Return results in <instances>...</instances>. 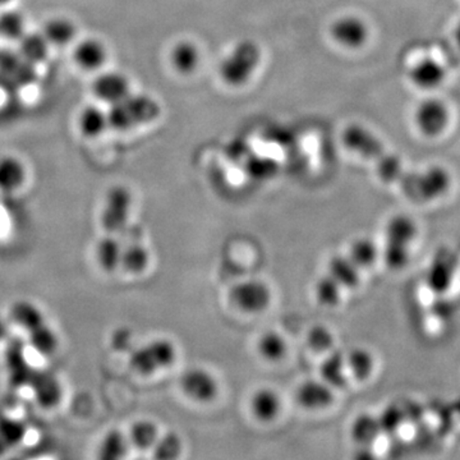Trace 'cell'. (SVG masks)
<instances>
[{
    "instance_id": "4316f807",
    "label": "cell",
    "mask_w": 460,
    "mask_h": 460,
    "mask_svg": "<svg viewBox=\"0 0 460 460\" xmlns=\"http://www.w3.org/2000/svg\"><path fill=\"white\" fill-rule=\"evenodd\" d=\"M328 268L330 277L334 278L343 289H356L361 283V270L348 256L332 257Z\"/></svg>"
},
{
    "instance_id": "8d00e7d4",
    "label": "cell",
    "mask_w": 460,
    "mask_h": 460,
    "mask_svg": "<svg viewBox=\"0 0 460 460\" xmlns=\"http://www.w3.org/2000/svg\"><path fill=\"white\" fill-rule=\"evenodd\" d=\"M343 288L338 283L334 278L330 275H323L319 280L316 281L314 286V296L319 305L323 307H337L341 302V296H343Z\"/></svg>"
},
{
    "instance_id": "d6a6232c",
    "label": "cell",
    "mask_w": 460,
    "mask_h": 460,
    "mask_svg": "<svg viewBox=\"0 0 460 460\" xmlns=\"http://www.w3.org/2000/svg\"><path fill=\"white\" fill-rule=\"evenodd\" d=\"M27 428L21 420L0 417V456L18 447L25 440Z\"/></svg>"
},
{
    "instance_id": "d590c367",
    "label": "cell",
    "mask_w": 460,
    "mask_h": 460,
    "mask_svg": "<svg viewBox=\"0 0 460 460\" xmlns=\"http://www.w3.org/2000/svg\"><path fill=\"white\" fill-rule=\"evenodd\" d=\"M380 256L381 251L378 250L377 244L372 239L365 237L357 238L348 253V257L352 260L359 270L372 268Z\"/></svg>"
},
{
    "instance_id": "4dcf8cb0",
    "label": "cell",
    "mask_w": 460,
    "mask_h": 460,
    "mask_svg": "<svg viewBox=\"0 0 460 460\" xmlns=\"http://www.w3.org/2000/svg\"><path fill=\"white\" fill-rule=\"evenodd\" d=\"M370 160L376 163L378 177L387 183L401 181L407 172L404 171L401 159L394 154L387 153L385 146L378 148Z\"/></svg>"
},
{
    "instance_id": "f1b7e54d",
    "label": "cell",
    "mask_w": 460,
    "mask_h": 460,
    "mask_svg": "<svg viewBox=\"0 0 460 460\" xmlns=\"http://www.w3.org/2000/svg\"><path fill=\"white\" fill-rule=\"evenodd\" d=\"M29 31L25 14L14 8L0 11V39L17 44Z\"/></svg>"
},
{
    "instance_id": "5bb4252c",
    "label": "cell",
    "mask_w": 460,
    "mask_h": 460,
    "mask_svg": "<svg viewBox=\"0 0 460 460\" xmlns=\"http://www.w3.org/2000/svg\"><path fill=\"white\" fill-rule=\"evenodd\" d=\"M51 49H71L80 38L77 22L68 16H53L45 21L40 30Z\"/></svg>"
},
{
    "instance_id": "484cf974",
    "label": "cell",
    "mask_w": 460,
    "mask_h": 460,
    "mask_svg": "<svg viewBox=\"0 0 460 460\" xmlns=\"http://www.w3.org/2000/svg\"><path fill=\"white\" fill-rule=\"evenodd\" d=\"M27 337L29 347L44 358H50L59 349V335L47 323L27 332Z\"/></svg>"
},
{
    "instance_id": "44dd1931",
    "label": "cell",
    "mask_w": 460,
    "mask_h": 460,
    "mask_svg": "<svg viewBox=\"0 0 460 460\" xmlns=\"http://www.w3.org/2000/svg\"><path fill=\"white\" fill-rule=\"evenodd\" d=\"M123 246L115 234H105L100 238L95 247V260L99 269L105 274L119 270Z\"/></svg>"
},
{
    "instance_id": "30bf717a",
    "label": "cell",
    "mask_w": 460,
    "mask_h": 460,
    "mask_svg": "<svg viewBox=\"0 0 460 460\" xmlns=\"http://www.w3.org/2000/svg\"><path fill=\"white\" fill-rule=\"evenodd\" d=\"M449 109L438 99H426L414 111V122L422 135L438 137L449 124Z\"/></svg>"
},
{
    "instance_id": "ac0fdd59",
    "label": "cell",
    "mask_w": 460,
    "mask_h": 460,
    "mask_svg": "<svg viewBox=\"0 0 460 460\" xmlns=\"http://www.w3.org/2000/svg\"><path fill=\"white\" fill-rule=\"evenodd\" d=\"M283 408L280 395L271 387H260L251 396L250 411L260 422H272L279 417Z\"/></svg>"
},
{
    "instance_id": "60d3db41",
    "label": "cell",
    "mask_w": 460,
    "mask_h": 460,
    "mask_svg": "<svg viewBox=\"0 0 460 460\" xmlns=\"http://www.w3.org/2000/svg\"><path fill=\"white\" fill-rule=\"evenodd\" d=\"M9 335V329L7 321L0 316V347L7 341Z\"/></svg>"
},
{
    "instance_id": "d6986e66",
    "label": "cell",
    "mask_w": 460,
    "mask_h": 460,
    "mask_svg": "<svg viewBox=\"0 0 460 460\" xmlns=\"http://www.w3.org/2000/svg\"><path fill=\"white\" fill-rule=\"evenodd\" d=\"M320 377L334 390L345 389L350 381L345 354L341 350H330L328 357L321 363Z\"/></svg>"
},
{
    "instance_id": "ba28073f",
    "label": "cell",
    "mask_w": 460,
    "mask_h": 460,
    "mask_svg": "<svg viewBox=\"0 0 460 460\" xmlns=\"http://www.w3.org/2000/svg\"><path fill=\"white\" fill-rule=\"evenodd\" d=\"M229 299L241 313L261 314L271 305V288L262 280H243L230 289Z\"/></svg>"
},
{
    "instance_id": "f546056e",
    "label": "cell",
    "mask_w": 460,
    "mask_h": 460,
    "mask_svg": "<svg viewBox=\"0 0 460 460\" xmlns=\"http://www.w3.org/2000/svg\"><path fill=\"white\" fill-rule=\"evenodd\" d=\"M127 436L133 449L147 452L153 449L159 438L160 431L154 420L144 419L133 422Z\"/></svg>"
},
{
    "instance_id": "603a6c76",
    "label": "cell",
    "mask_w": 460,
    "mask_h": 460,
    "mask_svg": "<svg viewBox=\"0 0 460 460\" xmlns=\"http://www.w3.org/2000/svg\"><path fill=\"white\" fill-rule=\"evenodd\" d=\"M132 447L128 436L118 429H109L102 436L98 447V458L102 460H122L128 456Z\"/></svg>"
},
{
    "instance_id": "277c9868",
    "label": "cell",
    "mask_w": 460,
    "mask_h": 460,
    "mask_svg": "<svg viewBox=\"0 0 460 460\" xmlns=\"http://www.w3.org/2000/svg\"><path fill=\"white\" fill-rule=\"evenodd\" d=\"M177 347L171 339L157 338L136 348L128 363L135 374L147 377L168 370L177 361Z\"/></svg>"
},
{
    "instance_id": "52a82bcc",
    "label": "cell",
    "mask_w": 460,
    "mask_h": 460,
    "mask_svg": "<svg viewBox=\"0 0 460 460\" xmlns=\"http://www.w3.org/2000/svg\"><path fill=\"white\" fill-rule=\"evenodd\" d=\"M71 59L75 68L93 75L107 68L111 49L107 42L98 36H80L71 47Z\"/></svg>"
},
{
    "instance_id": "9a60e30c",
    "label": "cell",
    "mask_w": 460,
    "mask_h": 460,
    "mask_svg": "<svg viewBox=\"0 0 460 460\" xmlns=\"http://www.w3.org/2000/svg\"><path fill=\"white\" fill-rule=\"evenodd\" d=\"M296 401L307 411L326 410L335 402V390L321 378H310L296 389Z\"/></svg>"
},
{
    "instance_id": "7a4b0ae2",
    "label": "cell",
    "mask_w": 460,
    "mask_h": 460,
    "mask_svg": "<svg viewBox=\"0 0 460 460\" xmlns=\"http://www.w3.org/2000/svg\"><path fill=\"white\" fill-rule=\"evenodd\" d=\"M262 59L261 48L252 40L238 42L232 51L224 58L219 74L224 84L239 87L252 78Z\"/></svg>"
},
{
    "instance_id": "f35d334b",
    "label": "cell",
    "mask_w": 460,
    "mask_h": 460,
    "mask_svg": "<svg viewBox=\"0 0 460 460\" xmlns=\"http://www.w3.org/2000/svg\"><path fill=\"white\" fill-rule=\"evenodd\" d=\"M410 248L404 244L385 242V246L381 251V257H383V261L385 262L387 269L399 271L407 268L411 259Z\"/></svg>"
},
{
    "instance_id": "836d02e7",
    "label": "cell",
    "mask_w": 460,
    "mask_h": 460,
    "mask_svg": "<svg viewBox=\"0 0 460 460\" xmlns=\"http://www.w3.org/2000/svg\"><path fill=\"white\" fill-rule=\"evenodd\" d=\"M380 432L378 419L371 414H361V416L356 417L350 426V436H352L354 443L361 445L362 447H368L374 444Z\"/></svg>"
},
{
    "instance_id": "5b68a950",
    "label": "cell",
    "mask_w": 460,
    "mask_h": 460,
    "mask_svg": "<svg viewBox=\"0 0 460 460\" xmlns=\"http://www.w3.org/2000/svg\"><path fill=\"white\" fill-rule=\"evenodd\" d=\"M133 196L128 187L115 184L107 190L100 213V226L108 234H117L128 226Z\"/></svg>"
},
{
    "instance_id": "d4e9b609",
    "label": "cell",
    "mask_w": 460,
    "mask_h": 460,
    "mask_svg": "<svg viewBox=\"0 0 460 460\" xmlns=\"http://www.w3.org/2000/svg\"><path fill=\"white\" fill-rule=\"evenodd\" d=\"M199 50L193 42H177L169 53V62L180 75H190L199 65Z\"/></svg>"
},
{
    "instance_id": "7bdbcfd3",
    "label": "cell",
    "mask_w": 460,
    "mask_h": 460,
    "mask_svg": "<svg viewBox=\"0 0 460 460\" xmlns=\"http://www.w3.org/2000/svg\"><path fill=\"white\" fill-rule=\"evenodd\" d=\"M13 2L14 0H0V11H2V9L11 7L12 3Z\"/></svg>"
},
{
    "instance_id": "8992f818",
    "label": "cell",
    "mask_w": 460,
    "mask_h": 460,
    "mask_svg": "<svg viewBox=\"0 0 460 460\" xmlns=\"http://www.w3.org/2000/svg\"><path fill=\"white\" fill-rule=\"evenodd\" d=\"M133 87L128 75L117 69H102L93 75L91 83V93L99 104L111 108L131 95Z\"/></svg>"
},
{
    "instance_id": "1f68e13d",
    "label": "cell",
    "mask_w": 460,
    "mask_h": 460,
    "mask_svg": "<svg viewBox=\"0 0 460 460\" xmlns=\"http://www.w3.org/2000/svg\"><path fill=\"white\" fill-rule=\"evenodd\" d=\"M257 352L265 361L271 363L283 361L288 353L287 339L274 330L263 332L257 341Z\"/></svg>"
},
{
    "instance_id": "4fadbf2b",
    "label": "cell",
    "mask_w": 460,
    "mask_h": 460,
    "mask_svg": "<svg viewBox=\"0 0 460 460\" xmlns=\"http://www.w3.org/2000/svg\"><path fill=\"white\" fill-rule=\"evenodd\" d=\"M29 387L36 404L42 410H54L63 401L62 383L53 372L36 370Z\"/></svg>"
},
{
    "instance_id": "6da1fadb",
    "label": "cell",
    "mask_w": 460,
    "mask_h": 460,
    "mask_svg": "<svg viewBox=\"0 0 460 460\" xmlns=\"http://www.w3.org/2000/svg\"><path fill=\"white\" fill-rule=\"evenodd\" d=\"M111 129L129 132L155 122L162 114V107L153 96L132 93L122 102L108 108Z\"/></svg>"
},
{
    "instance_id": "ffe728a7",
    "label": "cell",
    "mask_w": 460,
    "mask_h": 460,
    "mask_svg": "<svg viewBox=\"0 0 460 460\" xmlns=\"http://www.w3.org/2000/svg\"><path fill=\"white\" fill-rule=\"evenodd\" d=\"M18 57L31 66L42 65L50 56L51 47L40 31H27L17 42Z\"/></svg>"
},
{
    "instance_id": "7c38bea8",
    "label": "cell",
    "mask_w": 460,
    "mask_h": 460,
    "mask_svg": "<svg viewBox=\"0 0 460 460\" xmlns=\"http://www.w3.org/2000/svg\"><path fill=\"white\" fill-rule=\"evenodd\" d=\"M75 128L84 140H99L111 129L108 108L96 102L84 105L75 117Z\"/></svg>"
},
{
    "instance_id": "2e32d148",
    "label": "cell",
    "mask_w": 460,
    "mask_h": 460,
    "mask_svg": "<svg viewBox=\"0 0 460 460\" xmlns=\"http://www.w3.org/2000/svg\"><path fill=\"white\" fill-rule=\"evenodd\" d=\"M27 180L29 169L21 157L13 154L0 156V192H17L23 189Z\"/></svg>"
},
{
    "instance_id": "cb8c5ba5",
    "label": "cell",
    "mask_w": 460,
    "mask_h": 460,
    "mask_svg": "<svg viewBox=\"0 0 460 460\" xmlns=\"http://www.w3.org/2000/svg\"><path fill=\"white\" fill-rule=\"evenodd\" d=\"M345 363L350 378L358 383L370 380L376 366L374 354L362 347L353 348L349 353L345 354Z\"/></svg>"
},
{
    "instance_id": "74e56055",
    "label": "cell",
    "mask_w": 460,
    "mask_h": 460,
    "mask_svg": "<svg viewBox=\"0 0 460 460\" xmlns=\"http://www.w3.org/2000/svg\"><path fill=\"white\" fill-rule=\"evenodd\" d=\"M151 452L157 460H174L180 458L183 452V441L175 432H166L159 436Z\"/></svg>"
},
{
    "instance_id": "3957f363",
    "label": "cell",
    "mask_w": 460,
    "mask_h": 460,
    "mask_svg": "<svg viewBox=\"0 0 460 460\" xmlns=\"http://www.w3.org/2000/svg\"><path fill=\"white\" fill-rule=\"evenodd\" d=\"M401 183L407 198L431 202L447 195L452 186V175L444 166L432 165L422 172H405Z\"/></svg>"
},
{
    "instance_id": "e0dca14e",
    "label": "cell",
    "mask_w": 460,
    "mask_h": 460,
    "mask_svg": "<svg viewBox=\"0 0 460 460\" xmlns=\"http://www.w3.org/2000/svg\"><path fill=\"white\" fill-rule=\"evenodd\" d=\"M445 75L447 71L444 66L429 57L420 58L410 69L411 84L422 90L438 89L444 83Z\"/></svg>"
},
{
    "instance_id": "7402d4cb",
    "label": "cell",
    "mask_w": 460,
    "mask_h": 460,
    "mask_svg": "<svg viewBox=\"0 0 460 460\" xmlns=\"http://www.w3.org/2000/svg\"><path fill=\"white\" fill-rule=\"evenodd\" d=\"M9 319L23 332H30L39 328L45 320L44 311L38 305L29 299H18L9 308Z\"/></svg>"
},
{
    "instance_id": "e575fe53",
    "label": "cell",
    "mask_w": 460,
    "mask_h": 460,
    "mask_svg": "<svg viewBox=\"0 0 460 460\" xmlns=\"http://www.w3.org/2000/svg\"><path fill=\"white\" fill-rule=\"evenodd\" d=\"M150 251L142 244H129L123 246L122 260H120V269L131 275H141L147 270L150 266Z\"/></svg>"
},
{
    "instance_id": "ab89813d",
    "label": "cell",
    "mask_w": 460,
    "mask_h": 460,
    "mask_svg": "<svg viewBox=\"0 0 460 460\" xmlns=\"http://www.w3.org/2000/svg\"><path fill=\"white\" fill-rule=\"evenodd\" d=\"M308 348L316 353H329L335 344V337L332 330L325 325H314L308 330L305 337Z\"/></svg>"
},
{
    "instance_id": "83f0119b",
    "label": "cell",
    "mask_w": 460,
    "mask_h": 460,
    "mask_svg": "<svg viewBox=\"0 0 460 460\" xmlns=\"http://www.w3.org/2000/svg\"><path fill=\"white\" fill-rule=\"evenodd\" d=\"M419 235V226L411 217L407 215H396L387 222L385 226L386 242L392 243L404 244L411 246Z\"/></svg>"
},
{
    "instance_id": "b9f144b4",
    "label": "cell",
    "mask_w": 460,
    "mask_h": 460,
    "mask_svg": "<svg viewBox=\"0 0 460 460\" xmlns=\"http://www.w3.org/2000/svg\"><path fill=\"white\" fill-rule=\"evenodd\" d=\"M454 38H456V45H458L460 49V20L456 23V30H454Z\"/></svg>"
},
{
    "instance_id": "9c48e42d",
    "label": "cell",
    "mask_w": 460,
    "mask_h": 460,
    "mask_svg": "<svg viewBox=\"0 0 460 460\" xmlns=\"http://www.w3.org/2000/svg\"><path fill=\"white\" fill-rule=\"evenodd\" d=\"M181 390L190 401L208 404L219 395V383L210 371L195 367L184 372L181 377Z\"/></svg>"
},
{
    "instance_id": "8fae6325",
    "label": "cell",
    "mask_w": 460,
    "mask_h": 460,
    "mask_svg": "<svg viewBox=\"0 0 460 460\" xmlns=\"http://www.w3.org/2000/svg\"><path fill=\"white\" fill-rule=\"evenodd\" d=\"M330 35L341 47L359 49L368 41L370 29L362 18L344 16L332 23L330 27Z\"/></svg>"
}]
</instances>
